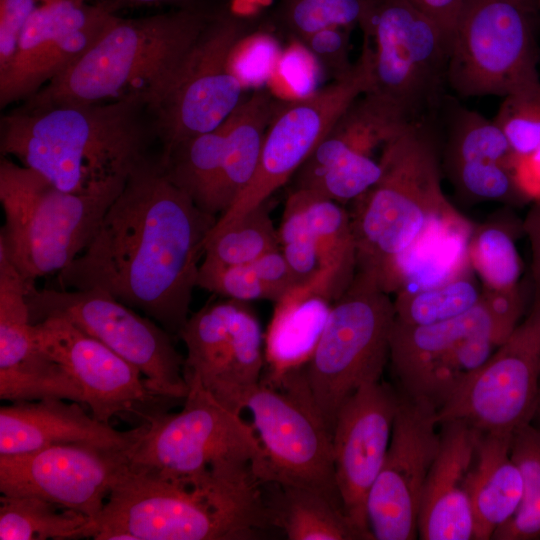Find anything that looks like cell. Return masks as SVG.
<instances>
[{"mask_svg":"<svg viewBox=\"0 0 540 540\" xmlns=\"http://www.w3.org/2000/svg\"><path fill=\"white\" fill-rule=\"evenodd\" d=\"M382 173L379 161L362 154L347 155L307 180L295 185L339 204L354 201L377 183Z\"/></svg>","mask_w":540,"mask_h":540,"instance_id":"39","label":"cell"},{"mask_svg":"<svg viewBox=\"0 0 540 540\" xmlns=\"http://www.w3.org/2000/svg\"><path fill=\"white\" fill-rule=\"evenodd\" d=\"M472 268L489 289L520 285L522 261L511 230L498 223L472 228L466 244Z\"/></svg>","mask_w":540,"mask_h":540,"instance_id":"38","label":"cell"},{"mask_svg":"<svg viewBox=\"0 0 540 540\" xmlns=\"http://www.w3.org/2000/svg\"><path fill=\"white\" fill-rule=\"evenodd\" d=\"M178 338L186 348L185 380H197L220 404L241 413L265 365V340L251 308L233 299L208 304L189 316Z\"/></svg>","mask_w":540,"mask_h":540,"instance_id":"16","label":"cell"},{"mask_svg":"<svg viewBox=\"0 0 540 540\" xmlns=\"http://www.w3.org/2000/svg\"><path fill=\"white\" fill-rule=\"evenodd\" d=\"M316 80L317 62L301 43L281 52L268 82L276 93L292 101L314 93Z\"/></svg>","mask_w":540,"mask_h":540,"instance_id":"45","label":"cell"},{"mask_svg":"<svg viewBox=\"0 0 540 540\" xmlns=\"http://www.w3.org/2000/svg\"><path fill=\"white\" fill-rule=\"evenodd\" d=\"M540 383V296L491 357L437 412L480 432L512 434L530 422Z\"/></svg>","mask_w":540,"mask_h":540,"instance_id":"14","label":"cell"},{"mask_svg":"<svg viewBox=\"0 0 540 540\" xmlns=\"http://www.w3.org/2000/svg\"><path fill=\"white\" fill-rule=\"evenodd\" d=\"M433 19L449 40L465 0H406Z\"/></svg>","mask_w":540,"mask_h":540,"instance_id":"51","label":"cell"},{"mask_svg":"<svg viewBox=\"0 0 540 540\" xmlns=\"http://www.w3.org/2000/svg\"><path fill=\"white\" fill-rule=\"evenodd\" d=\"M372 84L373 48L370 38L364 34L361 55L348 73L307 97L287 101L278 111L275 109L251 182L217 219L210 233L223 229L268 201L306 162L351 104L371 90Z\"/></svg>","mask_w":540,"mask_h":540,"instance_id":"12","label":"cell"},{"mask_svg":"<svg viewBox=\"0 0 540 540\" xmlns=\"http://www.w3.org/2000/svg\"><path fill=\"white\" fill-rule=\"evenodd\" d=\"M24 278L0 246V398L69 399L66 372L35 344Z\"/></svg>","mask_w":540,"mask_h":540,"instance_id":"23","label":"cell"},{"mask_svg":"<svg viewBox=\"0 0 540 540\" xmlns=\"http://www.w3.org/2000/svg\"><path fill=\"white\" fill-rule=\"evenodd\" d=\"M43 1H45V0H43ZM71 1L78 2V3H85L84 2L85 0H71Z\"/></svg>","mask_w":540,"mask_h":540,"instance_id":"57","label":"cell"},{"mask_svg":"<svg viewBox=\"0 0 540 540\" xmlns=\"http://www.w3.org/2000/svg\"><path fill=\"white\" fill-rule=\"evenodd\" d=\"M27 300L32 323L64 317L137 367L160 396L186 398L184 358L173 336L151 318L98 290L34 287Z\"/></svg>","mask_w":540,"mask_h":540,"instance_id":"13","label":"cell"},{"mask_svg":"<svg viewBox=\"0 0 540 540\" xmlns=\"http://www.w3.org/2000/svg\"><path fill=\"white\" fill-rule=\"evenodd\" d=\"M439 424V449L421 495L418 538L474 540L470 487L480 431L460 420Z\"/></svg>","mask_w":540,"mask_h":540,"instance_id":"24","label":"cell"},{"mask_svg":"<svg viewBox=\"0 0 540 540\" xmlns=\"http://www.w3.org/2000/svg\"><path fill=\"white\" fill-rule=\"evenodd\" d=\"M411 123L416 122L375 95H361L339 117L296 172V184L347 155L372 156L377 147H383Z\"/></svg>","mask_w":540,"mask_h":540,"instance_id":"28","label":"cell"},{"mask_svg":"<svg viewBox=\"0 0 540 540\" xmlns=\"http://www.w3.org/2000/svg\"><path fill=\"white\" fill-rule=\"evenodd\" d=\"M265 337L266 371L261 383L278 388L312 356L332 303L322 296L295 289L275 304Z\"/></svg>","mask_w":540,"mask_h":540,"instance_id":"27","label":"cell"},{"mask_svg":"<svg viewBox=\"0 0 540 540\" xmlns=\"http://www.w3.org/2000/svg\"><path fill=\"white\" fill-rule=\"evenodd\" d=\"M43 0H0V76L16 54L21 34Z\"/></svg>","mask_w":540,"mask_h":540,"instance_id":"47","label":"cell"},{"mask_svg":"<svg viewBox=\"0 0 540 540\" xmlns=\"http://www.w3.org/2000/svg\"><path fill=\"white\" fill-rule=\"evenodd\" d=\"M275 109L270 93L256 90L228 117L223 160L211 209L214 216L224 214L251 182Z\"/></svg>","mask_w":540,"mask_h":540,"instance_id":"29","label":"cell"},{"mask_svg":"<svg viewBox=\"0 0 540 540\" xmlns=\"http://www.w3.org/2000/svg\"><path fill=\"white\" fill-rule=\"evenodd\" d=\"M382 173L349 213L357 270L372 272L389 292L401 258L428 233L468 221L444 195L432 120L411 123L382 147Z\"/></svg>","mask_w":540,"mask_h":540,"instance_id":"5","label":"cell"},{"mask_svg":"<svg viewBox=\"0 0 540 540\" xmlns=\"http://www.w3.org/2000/svg\"><path fill=\"white\" fill-rule=\"evenodd\" d=\"M480 301L487 307L498 329L507 338L523 319L526 300L521 284L510 289L482 287Z\"/></svg>","mask_w":540,"mask_h":540,"instance_id":"48","label":"cell"},{"mask_svg":"<svg viewBox=\"0 0 540 540\" xmlns=\"http://www.w3.org/2000/svg\"><path fill=\"white\" fill-rule=\"evenodd\" d=\"M263 460L265 484L319 491L342 505L335 481L332 433L315 408L302 369L279 388L260 383L247 396ZM343 506V505H342Z\"/></svg>","mask_w":540,"mask_h":540,"instance_id":"11","label":"cell"},{"mask_svg":"<svg viewBox=\"0 0 540 540\" xmlns=\"http://www.w3.org/2000/svg\"><path fill=\"white\" fill-rule=\"evenodd\" d=\"M209 18L190 10L115 15L93 45L28 98L27 108L131 100L152 112L181 75Z\"/></svg>","mask_w":540,"mask_h":540,"instance_id":"4","label":"cell"},{"mask_svg":"<svg viewBox=\"0 0 540 540\" xmlns=\"http://www.w3.org/2000/svg\"><path fill=\"white\" fill-rule=\"evenodd\" d=\"M391 441L366 501L376 540L418 538L421 495L440 444L437 411L401 392Z\"/></svg>","mask_w":540,"mask_h":540,"instance_id":"17","label":"cell"},{"mask_svg":"<svg viewBox=\"0 0 540 540\" xmlns=\"http://www.w3.org/2000/svg\"><path fill=\"white\" fill-rule=\"evenodd\" d=\"M455 187L466 197L521 204L512 166L496 162H465L446 165Z\"/></svg>","mask_w":540,"mask_h":540,"instance_id":"41","label":"cell"},{"mask_svg":"<svg viewBox=\"0 0 540 540\" xmlns=\"http://www.w3.org/2000/svg\"><path fill=\"white\" fill-rule=\"evenodd\" d=\"M265 484L250 463L168 480L129 468L114 484L84 538L251 540L271 526Z\"/></svg>","mask_w":540,"mask_h":540,"instance_id":"2","label":"cell"},{"mask_svg":"<svg viewBox=\"0 0 540 540\" xmlns=\"http://www.w3.org/2000/svg\"><path fill=\"white\" fill-rule=\"evenodd\" d=\"M394 318L389 293L369 271L357 270L332 303L314 352L302 368L312 402L331 433L342 404L362 385L381 380Z\"/></svg>","mask_w":540,"mask_h":540,"instance_id":"7","label":"cell"},{"mask_svg":"<svg viewBox=\"0 0 540 540\" xmlns=\"http://www.w3.org/2000/svg\"><path fill=\"white\" fill-rule=\"evenodd\" d=\"M272 0H232L231 9L237 16L254 14L269 5Z\"/></svg>","mask_w":540,"mask_h":540,"instance_id":"53","label":"cell"},{"mask_svg":"<svg viewBox=\"0 0 540 540\" xmlns=\"http://www.w3.org/2000/svg\"><path fill=\"white\" fill-rule=\"evenodd\" d=\"M522 231L526 234L531 250V278L534 297L540 296V201L533 202L522 221Z\"/></svg>","mask_w":540,"mask_h":540,"instance_id":"52","label":"cell"},{"mask_svg":"<svg viewBox=\"0 0 540 540\" xmlns=\"http://www.w3.org/2000/svg\"><path fill=\"white\" fill-rule=\"evenodd\" d=\"M183 408L145 419L129 451V469L168 480L202 475L226 464L251 463L259 476L263 451L252 424L215 400L195 379Z\"/></svg>","mask_w":540,"mask_h":540,"instance_id":"8","label":"cell"},{"mask_svg":"<svg viewBox=\"0 0 540 540\" xmlns=\"http://www.w3.org/2000/svg\"><path fill=\"white\" fill-rule=\"evenodd\" d=\"M90 519L31 496L0 497L1 540L83 538Z\"/></svg>","mask_w":540,"mask_h":540,"instance_id":"33","label":"cell"},{"mask_svg":"<svg viewBox=\"0 0 540 540\" xmlns=\"http://www.w3.org/2000/svg\"><path fill=\"white\" fill-rule=\"evenodd\" d=\"M514 1L534 16L539 11L538 6H537V0H514Z\"/></svg>","mask_w":540,"mask_h":540,"instance_id":"56","label":"cell"},{"mask_svg":"<svg viewBox=\"0 0 540 540\" xmlns=\"http://www.w3.org/2000/svg\"><path fill=\"white\" fill-rule=\"evenodd\" d=\"M481 298L475 280L463 272L427 288L402 289L393 301L395 319L408 325H427L460 316Z\"/></svg>","mask_w":540,"mask_h":540,"instance_id":"35","label":"cell"},{"mask_svg":"<svg viewBox=\"0 0 540 540\" xmlns=\"http://www.w3.org/2000/svg\"><path fill=\"white\" fill-rule=\"evenodd\" d=\"M33 337L37 347L71 377L84 404L103 423L124 413L145 421L171 401L157 394L137 367L64 317L33 323Z\"/></svg>","mask_w":540,"mask_h":540,"instance_id":"19","label":"cell"},{"mask_svg":"<svg viewBox=\"0 0 540 540\" xmlns=\"http://www.w3.org/2000/svg\"><path fill=\"white\" fill-rule=\"evenodd\" d=\"M360 27L373 48L369 92L410 121L432 120L447 86L449 40L406 0H371Z\"/></svg>","mask_w":540,"mask_h":540,"instance_id":"9","label":"cell"},{"mask_svg":"<svg viewBox=\"0 0 540 540\" xmlns=\"http://www.w3.org/2000/svg\"><path fill=\"white\" fill-rule=\"evenodd\" d=\"M122 188L96 194L66 192L2 156L0 202L5 221L0 246L28 291L37 279L58 274L85 250Z\"/></svg>","mask_w":540,"mask_h":540,"instance_id":"6","label":"cell"},{"mask_svg":"<svg viewBox=\"0 0 540 540\" xmlns=\"http://www.w3.org/2000/svg\"><path fill=\"white\" fill-rule=\"evenodd\" d=\"M276 486L267 501L270 522L289 540H366L337 501L307 488Z\"/></svg>","mask_w":540,"mask_h":540,"instance_id":"31","label":"cell"},{"mask_svg":"<svg viewBox=\"0 0 540 540\" xmlns=\"http://www.w3.org/2000/svg\"><path fill=\"white\" fill-rule=\"evenodd\" d=\"M287 200L302 218L314 240L324 267L322 296L333 303L351 284L357 272V249L349 213L341 204L303 189Z\"/></svg>","mask_w":540,"mask_h":540,"instance_id":"30","label":"cell"},{"mask_svg":"<svg viewBox=\"0 0 540 540\" xmlns=\"http://www.w3.org/2000/svg\"><path fill=\"white\" fill-rule=\"evenodd\" d=\"M447 126L445 166L465 162L512 166L514 153L494 120L465 107L453 106Z\"/></svg>","mask_w":540,"mask_h":540,"instance_id":"37","label":"cell"},{"mask_svg":"<svg viewBox=\"0 0 540 540\" xmlns=\"http://www.w3.org/2000/svg\"><path fill=\"white\" fill-rule=\"evenodd\" d=\"M538 10L540 11V0H537Z\"/></svg>","mask_w":540,"mask_h":540,"instance_id":"58","label":"cell"},{"mask_svg":"<svg viewBox=\"0 0 540 540\" xmlns=\"http://www.w3.org/2000/svg\"><path fill=\"white\" fill-rule=\"evenodd\" d=\"M147 423L119 431L88 415L78 402L60 398L12 402L0 408V455H17L65 443L132 448Z\"/></svg>","mask_w":540,"mask_h":540,"instance_id":"25","label":"cell"},{"mask_svg":"<svg viewBox=\"0 0 540 540\" xmlns=\"http://www.w3.org/2000/svg\"><path fill=\"white\" fill-rule=\"evenodd\" d=\"M162 0H103L102 2L105 6L113 13L116 14V11L131 6H139L143 4H150Z\"/></svg>","mask_w":540,"mask_h":540,"instance_id":"54","label":"cell"},{"mask_svg":"<svg viewBox=\"0 0 540 540\" xmlns=\"http://www.w3.org/2000/svg\"><path fill=\"white\" fill-rule=\"evenodd\" d=\"M197 287L227 299L243 302L269 300L275 304L279 297L258 275L252 263L218 266L201 262Z\"/></svg>","mask_w":540,"mask_h":540,"instance_id":"43","label":"cell"},{"mask_svg":"<svg viewBox=\"0 0 540 540\" xmlns=\"http://www.w3.org/2000/svg\"><path fill=\"white\" fill-rule=\"evenodd\" d=\"M371 0H285L282 21L297 41L330 27L350 28L366 17Z\"/></svg>","mask_w":540,"mask_h":540,"instance_id":"40","label":"cell"},{"mask_svg":"<svg viewBox=\"0 0 540 540\" xmlns=\"http://www.w3.org/2000/svg\"><path fill=\"white\" fill-rule=\"evenodd\" d=\"M348 29L330 27L299 41L316 62L334 76V80L348 73L354 64L349 61Z\"/></svg>","mask_w":540,"mask_h":540,"instance_id":"46","label":"cell"},{"mask_svg":"<svg viewBox=\"0 0 540 540\" xmlns=\"http://www.w3.org/2000/svg\"><path fill=\"white\" fill-rule=\"evenodd\" d=\"M228 126L227 118L216 129L191 137L163 151L159 159L168 179L186 193L197 207L210 215H213L212 202L221 170Z\"/></svg>","mask_w":540,"mask_h":540,"instance_id":"32","label":"cell"},{"mask_svg":"<svg viewBox=\"0 0 540 540\" xmlns=\"http://www.w3.org/2000/svg\"><path fill=\"white\" fill-rule=\"evenodd\" d=\"M529 423L540 430V383L534 410Z\"/></svg>","mask_w":540,"mask_h":540,"instance_id":"55","label":"cell"},{"mask_svg":"<svg viewBox=\"0 0 540 540\" xmlns=\"http://www.w3.org/2000/svg\"><path fill=\"white\" fill-rule=\"evenodd\" d=\"M252 265L259 277L277 294L279 302L298 288L280 247L262 255Z\"/></svg>","mask_w":540,"mask_h":540,"instance_id":"49","label":"cell"},{"mask_svg":"<svg viewBox=\"0 0 540 540\" xmlns=\"http://www.w3.org/2000/svg\"><path fill=\"white\" fill-rule=\"evenodd\" d=\"M216 221L148 157L129 174L85 250L57 274L59 287L107 293L178 337Z\"/></svg>","mask_w":540,"mask_h":540,"instance_id":"1","label":"cell"},{"mask_svg":"<svg viewBox=\"0 0 540 540\" xmlns=\"http://www.w3.org/2000/svg\"><path fill=\"white\" fill-rule=\"evenodd\" d=\"M494 121L514 155H524L540 147V90L503 97Z\"/></svg>","mask_w":540,"mask_h":540,"instance_id":"42","label":"cell"},{"mask_svg":"<svg viewBox=\"0 0 540 540\" xmlns=\"http://www.w3.org/2000/svg\"><path fill=\"white\" fill-rule=\"evenodd\" d=\"M245 35L233 18L211 20L176 84L153 111L163 151L219 127L241 103L244 89L229 57Z\"/></svg>","mask_w":540,"mask_h":540,"instance_id":"20","label":"cell"},{"mask_svg":"<svg viewBox=\"0 0 540 540\" xmlns=\"http://www.w3.org/2000/svg\"><path fill=\"white\" fill-rule=\"evenodd\" d=\"M511 456L523 477V495L515 514L494 540H540V430L527 423L511 437Z\"/></svg>","mask_w":540,"mask_h":540,"instance_id":"36","label":"cell"},{"mask_svg":"<svg viewBox=\"0 0 540 540\" xmlns=\"http://www.w3.org/2000/svg\"><path fill=\"white\" fill-rule=\"evenodd\" d=\"M516 186L527 202L540 201V147L524 155H514L512 163Z\"/></svg>","mask_w":540,"mask_h":540,"instance_id":"50","label":"cell"},{"mask_svg":"<svg viewBox=\"0 0 540 540\" xmlns=\"http://www.w3.org/2000/svg\"><path fill=\"white\" fill-rule=\"evenodd\" d=\"M534 17L514 0H465L450 40L447 86L461 97L540 90Z\"/></svg>","mask_w":540,"mask_h":540,"instance_id":"10","label":"cell"},{"mask_svg":"<svg viewBox=\"0 0 540 540\" xmlns=\"http://www.w3.org/2000/svg\"><path fill=\"white\" fill-rule=\"evenodd\" d=\"M400 395L380 381L362 385L340 407L332 431L335 481L344 511L366 540V501L385 459Z\"/></svg>","mask_w":540,"mask_h":540,"instance_id":"22","label":"cell"},{"mask_svg":"<svg viewBox=\"0 0 540 540\" xmlns=\"http://www.w3.org/2000/svg\"><path fill=\"white\" fill-rule=\"evenodd\" d=\"M492 332L503 343L487 307L480 301L455 318L427 325H408L394 318L389 360L401 393L437 411L484 363L473 336Z\"/></svg>","mask_w":540,"mask_h":540,"instance_id":"15","label":"cell"},{"mask_svg":"<svg viewBox=\"0 0 540 540\" xmlns=\"http://www.w3.org/2000/svg\"><path fill=\"white\" fill-rule=\"evenodd\" d=\"M142 108L131 100L24 107L1 119V154L66 192L120 189L148 158Z\"/></svg>","mask_w":540,"mask_h":540,"instance_id":"3","label":"cell"},{"mask_svg":"<svg viewBox=\"0 0 540 540\" xmlns=\"http://www.w3.org/2000/svg\"><path fill=\"white\" fill-rule=\"evenodd\" d=\"M276 248L278 231L265 201L223 229L210 233L201 262L218 266L250 264Z\"/></svg>","mask_w":540,"mask_h":540,"instance_id":"34","label":"cell"},{"mask_svg":"<svg viewBox=\"0 0 540 540\" xmlns=\"http://www.w3.org/2000/svg\"><path fill=\"white\" fill-rule=\"evenodd\" d=\"M130 449L65 443L0 455L1 494L37 497L93 521L114 484L129 468Z\"/></svg>","mask_w":540,"mask_h":540,"instance_id":"18","label":"cell"},{"mask_svg":"<svg viewBox=\"0 0 540 540\" xmlns=\"http://www.w3.org/2000/svg\"><path fill=\"white\" fill-rule=\"evenodd\" d=\"M281 55L276 40L268 34L244 35L229 57V68L243 87L269 80Z\"/></svg>","mask_w":540,"mask_h":540,"instance_id":"44","label":"cell"},{"mask_svg":"<svg viewBox=\"0 0 540 540\" xmlns=\"http://www.w3.org/2000/svg\"><path fill=\"white\" fill-rule=\"evenodd\" d=\"M115 15L103 2L40 3L21 34L12 63L0 76V106L36 94L79 59Z\"/></svg>","mask_w":540,"mask_h":540,"instance_id":"21","label":"cell"},{"mask_svg":"<svg viewBox=\"0 0 540 540\" xmlns=\"http://www.w3.org/2000/svg\"><path fill=\"white\" fill-rule=\"evenodd\" d=\"M512 434L480 432L471 477L474 540H490L517 511L523 477L511 456Z\"/></svg>","mask_w":540,"mask_h":540,"instance_id":"26","label":"cell"}]
</instances>
